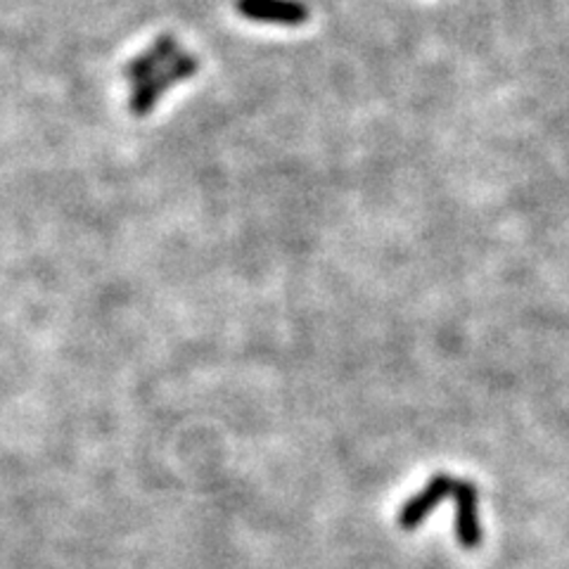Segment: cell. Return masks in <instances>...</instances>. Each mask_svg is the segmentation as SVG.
Returning a JSON list of instances; mask_svg holds the SVG:
<instances>
[{
  "instance_id": "cell-2",
  "label": "cell",
  "mask_w": 569,
  "mask_h": 569,
  "mask_svg": "<svg viewBox=\"0 0 569 569\" xmlns=\"http://www.w3.org/2000/svg\"><path fill=\"white\" fill-rule=\"evenodd\" d=\"M236 10L249 22L301 27L309 22L311 10L301 0H236Z\"/></svg>"
},
{
  "instance_id": "cell-1",
  "label": "cell",
  "mask_w": 569,
  "mask_h": 569,
  "mask_svg": "<svg viewBox=\"0 0 569 569\" xmlns=\"http://www.w3.org/2000/svg\"><path fill=\"white\" fill-rule=\"evenodd\" d=\"M200 69V60L190 56V52H178V56L146 81H140L133 86L131 91V100L129 107L136 117H146L150 114L157 102L162 100V96L169 91V88L183 83L188 79H192L198 74Z\"/></svg>"
},
{
  "instance_id": "cell-3",
  "label": "cell",
  "mask_w": 569,
  "mask_h": 569,
  "mask_svg": "<svg viewBox=\"0 0 569 569\" xmlns=\"http://www.w3.org/2000/svg\"><path fill=\"white\" fill-rule=\"evenodd\" d=\"M178 52H181V50H178V43H176L173 36H169V33L159 36V39L148 50H142L140 56H136L127 64V81L131 86H136L140 81L150 79L154 71L167 67L178 56Z\"/></svg>"
}]
</instances>
